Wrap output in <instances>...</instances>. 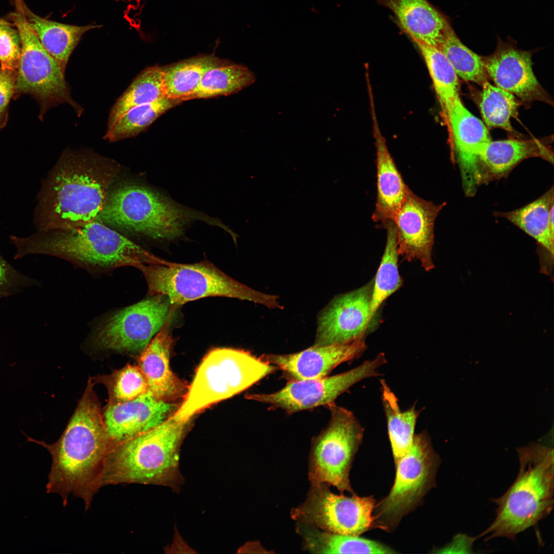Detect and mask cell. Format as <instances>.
Listing matches in <instances>:
<instances>
[{
  "label": "cell",
  "instance_id": "cell-40",
  "mask_svg": "<svg viewBox=\"0 0 554 554\" xmlns=\"http://www.w3.org/2000/svg\"><path fill=\"white\" fill-rule=\"evenodd\" d=\"M16 71L0 68V130L8 121L9 105L14 94Z\"/></svg>",
  "mask_w": 554,
  "mask_h": 554
},
{
  "label": "cell",
  "instance_id": "cell-25",
  "mask_svg": "<svg viewBox=\"0 0 554 554\" xmlns=\"http://www.w3.org/2000/svg\"><path fill=\"white\" fill-rule=\"evenodd\" d=\"M19 6L29 26L42 45L65 73L69 59L82 36L102 26H75L42 17L33 12L24 0H13Z\"/></svg>",
  "mask_w": 554,
  "mask_h": 554
},
{
  "label": "cell",
  "instance_id": "cell-22",
  "mask_svg": "<svg viewBox=\"0 0 554 554\" xmlns=\"http://www.w3.org/2000/svg\"><path fill=\"white\" fill-rule=\"evenodd\" d=\"M172 316V313L140 352L138 360V367L147 381L148 390L165 401L180 397L186 389L184 383L173 373L170 366Z\"/></svg>",
  "mask_w": 554,
  "mask_h": 554
},
{
  "label": "cell",
  "instance_id": "cell-20",
  "mask_svg": "<svg viewBox=\"0 0 554 554\" xmlns=\"http://www.w3.org/2000/svg\"><path fill=\"white\" fill-rule=\"evenodd\" d=\"M366 348L364 339H361L342 344L314 345L294 353L264 354L260 358L294 380H302L326 377L338 365L361 355Z\"/></svg>",
  "mask_w": 554,
  "mask_h": 554
},
{
  "label": "cell",
  "instance_id": "cell-29",
  "mask_svg": "<svg viewBox=\"0 0 554 554\" xmlns=\"http://www.w3.org/2000/svg\"><path fill=\"white\" fill-rule=\"evenodd\" d=\"M382 400L387 423L389 440L395 464L409 449L414 437V429L420 412L415 406L405 411L384 380H381Z\"/></svg>",
  "mask_w": 554,
  "mask_h": 554
},
{
  "label": "cell",
  "instance_id": "cell-8",
  "mask_svg": "<svg viewBox=\"0 0 554 554\" xmlns=\"http://www.w3.org/2000/svg\"><path fill=\"white\" fill-rule=\"evenodd\" d=\"M276 369L244 350L212 349L198 366L184 400L171 416L188 422L196 413L240 393Z\"/></svg>",
  "mask_w": 554,
  "mask_h": 554
},
{
  "label": "cell",
  "instance_id": "cell-17",
  "mask_svg": "<svg viewBox=\"0 0 554 554\" xmlns=\"http://www.w3.org/2000/svg\"><path fill=\"white\" fill-rule=\"evenodd\" d=\"M446 123L450 130L452 161L459 168L465 194L472 196L478 186L481 152L491 141L485 125L464 106L460 97L451 105Z\"/></svg>",
  "mask_w": 554,
  "mask_h": 554
},
{
  "label": "cell",
  "instance_id": "cell-27",
  "mask_svg": "<svg viewBox=\"0 0 554 554\" xmlns=\"http://www.w3.org/2000/svg\"><path fill=\"white\" fill-rule=\"evenodd\" d=\"M296 531L304 549L314 553H393L385 545L358 536L333 533L312 525L297 522Z\"/></svg>",
  "mask_w": 554,
  "mask_h": 554
},
{
  "label": "cell",
  "instance_id": "cell-4",
  "mask_svg": "<svg viewBox=\"0 0 554 554\" xmlns=\"http://www.w3.org/2000/svg\"><path fill=\"white\" fill-rule=\"evenodd\" d=\"M188 422L171 416L152 429L113 447L105 461L101 486L155 485L179 492L184 483L180 447Z\"/></svg>",
  "mask_w": 554,
  "mask_h": 554
},
{
  "label": "cell",
  "instance_id": "cell-26",
  "mask_svg": "<svg viewBox=\"0 0 554 554\" xmlns=\"http://www.w3.org/2000/svg\"><path fill=\"white\" fill-rule=\"evenodd\" d=\"M553 206L554 193L552 186L540 197L520 208L505 212H496L494 214L507 220L534 239L552 260Z\"/></svg>",
  "mask_w": 554,
  "mask_h": 554
},
{
  "label": "cell",
  "instance_id": "cell-12",
  "mask_svg": "<svg viewBox=\"0 0 554 554\" xmlns=\"http://www.w3.org/2000/svg\"><path fill=\"white\" fill-rule=\"evenodd\" d=\"M325 483L311 484L305 501L292 509L297 522L333 533L358 536L373 525L372 497H346L332 493Z\"/></svg>",
  "mask_w": 554,
  "mask_h": 554
},
{
  "label": "cell",
  "instance_id": "cell-38",
  "mask_svg": "<svg viewBox=\"0 0 554 554\" xmlns=\"http://www.w3.org/2000/svg\"><path fill=\"white\" fill-rule=\"evenodd\" d=\"M20 55L21 41L17 28L8 19L0 17V68L17 71Z\"/></svg>",
  "mask_w": 554,
  "mask_h": 554
},
{
  "label": "cell",
  "instance_id": "cell-28",
  "mask_svg": "<svg viewBox=\"0 0 554 554\" xmlns=\"http://www.w3.org/2000/svg\"><path fill=\"white\" fill-rule=\"evenodd\" d=\"M229 63L213 55H200L162 67L166 97L186 101L207 70Z\"/></svg>",
  "mask_w": 554,
  "mask_h": 554
},
{
  "label": "cell",
  "instance_id": "cell-33",
  "mask_svg": "<svg viewBox=\"0 0 554 554\" xmlns=\"http://www.w3.org/2000/svg\"><path fill=\"white\" fill-rule=\"evenodd\" d=\"M387 231V241L384 252L373 284L370 308L371 321L377 311L383 302L401 286L398 260L396 228L392 221L384 224Z\"/></svg>",
  "mask_w": 554,
  "mask_h": 554
},
{
  "label": "cell",
  "instance_id": "cell-21",
  "mask_svg": "<svg viewBox=\"0 0 554 554\" xmlns=\"http://www.w3.org/2000/svg\"><path fill=\"white\" fill-rule=\"evenodd\" d=\"M553 156L547 144L539 140H491L480 155L478 185L506 176L521 162L529 158L540 157L553 164Z\"/></svg>",
  "mask_w": 554,
  "mask_h": 554
},
{
  "label": "cell",
  "instance_id": "cell-34",
  "mask_svg": "<svg viewBox=\"0 0 554 554\" xmlns=\"http://www.w3.org/2000/svg\"><path fill=\"white\" fill-rule=\"evenodd\" d=\"M182 102L166 97L155 102L128 110L114 125L108 128L104 138L111 142L135 136L147 129L163 113Z\"/></svg>",
  "mask_w": 554,
  "mask_h": 554
},
{
  "label": "cell",
  "instance_id": "cell-32",
  "mask_svg": "<svg viewBox=\"0 0 554 554\" xmlns=\"http://www.w3.org/2000/svg\"><path fill=\"white\" fill-rule=\"evenodd\" d=\"M432 81L444 120L459 96V77L444 53L436 46L417 43Z\"/></svg>",
  "mask_w": 554,
  "mask_h": 554
},
{
  "label": "cell",
  "instance_id": "cell-5",
  "mask_svg": "<svg viewBox=\"0 0 554 554\" xmlns=\"http://www.w3.org/2000/svg\"><path fill=\"white\" fill-rule=\"evenodd\" d=\"M97 221L159 241L181 237L195 221L228 229L219 219L181 205L161 191L137 183L121 185L111 190Z\"/></svg>",
  "mask_w": 554,
  "mask_h": 554
},
{
  "label": "cell",
  "instance_id": "cell-30",
  "mask_svg": "<svg viewBox=\"0 0 554 554\" xmlns=\"http://www.w3.org/2000/svg\"><path fill=\"white\" fill-rule=\"evenodd\" d=\"M167 97L162 67L154 66L143 70L112 106L108 128L132 107L150 104Z\"/></svg>",
  "mask_w": 554,
  "mask_h": 554
},
{
  "label": "cell",
  "instance_id": "cell-41",
  "mask_svg": "<svg viewBox=\"0 0 554 554\" xmlns=\"http://www.w3.org/2000/svg\"><path fill=\"white\" fill-rule=\"evenodd\" d=\"M477 537H472L465 534H458L453 537L452 541L444 547L439 549L437 553H471L472 547Z\"/></svg>",
  "mask_w": 554,
  "mask_h": 554
},
{
  "label": "cell",
  "instance_id": "cell-31",
  "mask_svg": "<svg viewBox=\"0 0 554 554\" xmlns=\"http://www.w3.org/2000/svg\"><path fill=\"white\" fill-rule=\"evenodd\" d=\"M255 80V75L247 67L230 62L207 70L197 89L186 101L234 94Z\"/></svg>",
  "mask_w": 554,
  "mask_h": 554
},
{
  "label": "cell",
  "instance_id": "cell-15",
  "mask_svg": "<svg viewBox=\"0 0 554 554\" xmlns=\"http://www.w3.org/2000/svg\"><path fill=\"white\" fill-rule=\"evenodd\" d=\"M445 205V202L435 204L423 199L408 187L393 220L399 255L408 262L419 260L426 271L434 267L432 251L435 221Z\"/></svg>",
  "mask_w": 554,
  "mask_h": 554
},
{
  "label": "cell",
  "instance_id": "cell-36",
  "mask_svg": "<svg viewBox=\"0 0 554 554\" xmlns=\"http://www.w3.org/2000/svg\"><path fill=\"white\" fill-rule=\"evenodd\" d=\"M482 86L480 108L486 126L513 132L510 120L517 113L519 104L516 97L488 81Z\"/></svg>",
  "mask_w": 554,
  "mask_h": 554
},
{
  "label": "cell",
  "instance_id": "cell-19",
  "mask_svg": "<svg viewBox=\"0 0 554 554\" xmlns=\"http://www.w3.org/2000/svg\"><path fill=\"white\" fill-rule=\"evenodd\" d=\"M175 410V404L149 390L133 400L110 403L103 417L112 448L159 425Z\"/></svg>",
  "mask_w": 554,
  "mask_h": 554
},
{
  "label": "cell",
  "instance_id": "cell-2",
  "mask_svg": "<svg viewBox=\"0 0 554 554\" xmlns=\"http://www.w3.org/2000/svg\"><path fill=\"white\" fill-rule=\"evenodd\" d=\"M27 438L44 446L51 456L47 492L60 494L64 505L72 494L83 499L88 509L101 487L105 461L112 448L91 381L56 442L48 444Z\"/></svg>",
  "mask_w": 554,
  "mask_h": 554
},
{
  "label": "cell",
  "instance_id": "cell-1",
  "mask_svg": "<svg viewBox=\"0 0 554 554\" xmlns=\"http://www.w3.org/2000/svg\"><path fill=\"white\" fill-rule=\"evenodd\" d=\"M88 151H64L43 180L33 212L36 231L64 230L97 221L120 170Z\"/></svg>",
  "mask_w": 554,
  "mask_h": 554
},
{
  "label": "cell",
  "instance_id": "cell-16",
  "mask_svg": "<svg viewBox=\"0 0 554 554\" xmlns=\"http://www.w3.org/2000/svg\"><path fill=\"white\" fill-rule=\"evenodd\" d=\"M372 282L338 296L320 313L315 345L348 343L364 339L371 322Z\"/></svg>",
  "mask_w": 554,
  "mask_h": 554
},
{
  "label": "cell",
  "instance_id": "cell-39",
  "mask_svg": "<svg viewBox=\"0 0 554 554\" xmlns=\"http://www.w3.org/2000/svg\"><path fill=\"white\" fill-rule=\"evenodd\" d=\"M37 284L36 280L17 271L0 254V299Z\"/></svg>",
  "mask_w": 554,
  "mask_h": 554
},
{
  "label": "cell",
  "instance_id": "cell-13",
  "mask_svg": "<svg viewBox=\"0 0 554 554\" xmlns=\"http://www.w3.org/2000/svg\"><path fill=\"white\" fill-rule=\"evenodd\" d=\"M386 362L381 353L372 360L365 361L351 370L331 377L288 383L270 393H255L247 399L282 409L288 413L312 409L334 403L335 399L359 381L378 375V369Z\"/></svg>",
  "mask_w": 554,
  "mask_h": 554
},
{
  "label": "cell",
  "instance_id": "cell-9",
  "mask_svg": "<svg viewBox=\"0 0 554 554\" xmlns=\"http://www.w3.org/2000/svg\"><path fill=\"white\" fill-rule=\"evenodd\" d=\"M7 19L17 28L21 41V55L16 71L14 98L29 94L40 107L39 118L52 107L67 103L80 115L82 108L72 98L65 73L34 33L18 5Z\"/></svg>",
  "mask_w": 554,
  "mask_h": 554
},
{
  "label": "cell",
  "instance_id": "cell-10",
  "mask_svg": "<svg viewBox=\"0 0 554 554\" xmlns=\"http://www.w3.org/2000/svg\"><path fill=\"white\" fill-rule=\"evenodd\" d=\"M330 419L313 440L309 458L311 484L325 483L339 491L352 492L349 473L361 443L364 429L350 410L334 403L327 405Z\"/></svg>",
  "mask_w": 554,
  "mask_h": 554
},
{
  "label": "cell",
  "instance_id": "cell-37",
  "mask_svg": "<svg viewBox=\"0 0 554 554\" xmlns=\"http://www.w3.org/2000/svg\"><path fill=\"white\" fill-rule=\"evenodd\" d=\"M147 391V381L138 366L128 365L114 374L111 393L116 402L133 400Z\"/></svg>",
  "mask_w": 554,
  "mask_h": 554
},
{
  "label": "cell",
  "instance_id": "cell-24",
  "mask_svg": "<svg viewBox=\"0 0 554 554\" xmlns=\"http://www.w3.org/2000/svg\"><path fill=\"white\" fill-rule=\"evenodd\" d=\"M373 121L377 152V196L372 219L382 227L387 222H393L408 187L388 151L385 139L373 116Z\"/></svg>",
  "mask_w": 554,
  "mask_h": 554
},
{
  "label": "cell",
  "instance_id": "cell-3",
  "mask_svg": "<svg viewBox=\"0 0 554 554\" xmlns=\"http://www.w3.org/2000/svg\"><path fill=\"white\" fill-rule=\"evenodd\" d=\"M14 259L45 254L64 259L94 273L124 266L137 267L154 255L109 226L95 221L64 230L36 231L26 236L11 235Z\"/></svg>",
  "mask_w": 554,
  "mask_h": 554
},
{
  "label": "cell",
  "instance_id": "cell-35",
  "mask_svg": "<svg viewBox=\"0 0 554 554\" xmlns=\"http://www.w3.org/2000/svg\"><path fill=\"white\" fill-rule=\"evenodd\" d=\"M438 48L446 56L458 77L481 86L488 81L483 57L464 45L451 26Z\"/></svg>",
  "mask_w": 554,
  "mask_h": 554
},
{
  "label": "cell",
  "instance_id": "cell-18",
  "mask_svg": "<svg viewBox=\"0 0 554 554\" xmlns=\"http://www.w3.org/2000/svg\"><path fill=\"white\" fill-rule=\"evenodd\" d=\"M483 60L488 77L497 87L524 103L538 101L552 104L533 71L530 51L500 40L493 53L483 57Z\"/></svg>",
  "mask_w": 554,
  "mask_h": 554
},
{
  "label": "cell",
  "instance_id": "cell-14",
  "mask_svg": "<svg viewBox=\"0 0 554 554\" xmlns=\"http://www.w3.org/2000/svg\"><path fill=\"white\" fill-rule=\"evenodd\" d=\"M438 463L427 433L415 434L410 448L395 464L393 487L380 504L383 523L394 525L414 506L431 484Z\"/></svg>",
  "mask_w": 554,
  "mask_h": 554
},
{
  "label": "cell",
  "instance_id": "cell-23",
  "mask_svg": "<svg viewBox=\"0 0 554 554\" xmlns=\"http://www.w3.org/2000/svg\"><path fill=\"white\" fill-rule=\"evenodd\" d=\"M399 25L416 43L438 47L451 26L447 17L427 0H382Z\"/></svg>",
  "mask_w": 554,
  "mask_h": 554
},
{
  "label": "cell",
  "instance_id": "cell-11",
  "mask_svg": "<svg viewBox=\"0 0 554 554\" xmlns=\"http://www.w3.org/2000/svg\"><path fill=\"white\" fill-rule=\"evenodd\" d=\"M175 305L156 294L104 316L93 327L97 348L122 353L141 352L159 331Z\"/></svg>",
  "mask_w": 554,
  "mask_h": 554
},
{
  "label": "cell",
  "instance_id": "cell-7",
  "mask_svg": "<svg viewBox=\"0 0 554 554\" xmlns=\"http://www.w3.org/2000/svg\"><path fill=\"white\" fill-rule=\"evenodd\" d=\"M147 283L150 295L167 296L175 306L209 296L247 300L272 308L282 309L279 297L256 291L222 271L212 264L202 262L180 264L156 256L137 267Z\"/></svg>",
  "mask_w": 554,
  "mask_h": 554
},
{
  "label": "cell",
  "instance_id": "cell-6",
  "mask_svg": "<svg viewBox=\"0 0 554 554\" xmlns=\"http://www.w3.org/2000/svg\"><path fill=\"white\" fill-rule=\"evenodd\" d=\"M518 476L501 497L492 500L497 505L496 518L478 538L513 540L545 518L553 509V448L532 443L518 448Z\"/></svg>",
  "mask_w": 554,
  "mask_h": 554
}]
</instances>
